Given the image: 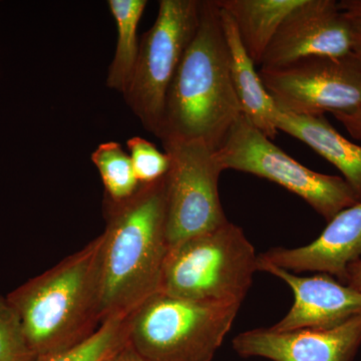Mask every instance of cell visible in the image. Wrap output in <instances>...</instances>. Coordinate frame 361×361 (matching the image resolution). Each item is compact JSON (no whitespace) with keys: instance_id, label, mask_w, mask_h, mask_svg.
I'll use <instances>...</instances> for the list:
<instances>
[{"instance_id":"obj_21","label":"cell","mask_w":361,"mask_h":361,"mask_svg":"<svg viewBox=\"0 0 361 361\" xmlns=\"http://www.w3.org/2000/svg\"><path fill=\"white\" fill-rule=\"evenodd\" d=\"M127 148L135 177L142 186L154 184L166 177L171 164L166 152H161L153 142L141 137L128 140Z\"/></svg>"},{"instance_id":"obj_23","label":"cell","mask_w":361,"mask_h":361,"mask_svg":"<svg viewBox=\"0 0 361 361\" xmlns=\"http://www.w3.org/2000/svg\"><path fill=\"white\" fill-rule=\"evenodd\" d=\"M103 361H146L142 357L132 345L128 342L122 348L116 350L113 355L108 356Z\"/></svg>"},{"instance_id":"obj_20","label":"cell","mask_w":361,"mask_h":361,"mask_svg":"<svg viewBox=\"0 0 361 361\" xmlns=\"http://www.w3.org/2000/svg\"><path fill=\"white\" fill-rule=\"evenodd\" d=\"M20 316L6 297L0 296V361H37Z\"/></svg>"},{"instance_id":"obj_5","label":"cell","mask_w":361,"mask_h":361,"mask_svg":"<svg viewBox=\"0 0 361 361\" xmlns=\"http://www.w3.org/2000/svg\"><path fill=\"white\" fill-rule=\"evenodd\" d=\"M257 271L255 249L242 228L228 221L169 249L160 292L189 300L242 304Z\"/></svg>"},{"instance_id":"obj_6","label":"cell","mask_w":361,"mask_h":361,"mask_svg":"<svg viewBox=\"0 0 361 361\" xmlns=\"http://www.w3.org/2000/svg\"><path fill=\"white\" fill-rule=\"evenodd\" d=\"M223 170L269 180L297 195L329 222L360 199L343 178L314 172L287 155L241 116L219 149Z\"/></svg>"},{"instance_id":"obj_4","label":"cell","mask_w":361,"mask_h":361,"mask_svg":"<svg viewBox=\"0 0 361 361\" xmlns=\"http://www.w3.org/2000/svg\"><path fill=\"white\" fill-rule=\"evenodd\" d=\"M240 307L157 292L128 316V342L146 361H212Z\"/></svg>"},{"instance_id":"obj_12","label":"cell","mask_w":361,"mask_h":361,"mask_svg":"<svg viewBox=\"0 0 361 361\" xmlns=\"http://www.w3.org/2000/svg\"><path fill=\"white\" fill-rule=\"evenodd\" d=\"M360 258L361 200L336 214L312 243L270 249L258 255V266L273 265L297 273L314 271L345 284L349 266Z\"/></svg>"},{"instance_id":"obj_25","label":"cell","mask_w":361,"mask_h":361,"mask_svg":"<svg viewBox=\"0 0 361 361\" xmlns=\"http://www.w3.org/2000/svg\"><path fill=\"white\" fill-rule=\"evenodd\" d=\"M350 20L353 28V54L361 65V18H353Z\"/></svg>"},{"instance_id":"obj_3","label":"cell","mask_w":361,"mask_h":361,"mask_svg":"<svg viewBox=\"0 0 361 361\" xmlns=\"http://www.w3.org/2000/svg\"><path fill=\"white\" fill-rule=\"evenodd\" d=\"M103 237L6 296L39 357L89 339L102 325Z\"/></svg>"},{"instance_id":"obj_8","label":"cell","mask_w":361,"mask_h":361,"mask_svg":"<svg viewBox=\"0 0 361 361\" xmlns=\"http://www.w3.org/2000/svg\"><path fill=\"white\" fill-rule=\"evenodd\" d=\"M166 218L169 246L213 231L228 222L219 195L223 172L216 149L203 142L167 141Z\"/></svg>"},{"instance_id":"obj_19","label":"cell","mask_w":361,"mask_h":361,"mask_svg":"<svg viewBox=\"0 0 361 361\" xmlns=\"http://www.w3.org/2000/svg\"><path fill=\"white\" fill-rule=\"evenodd\" d=\"M128 317L111 318L82 343L61 353L42 356L37 361H103L128 343Z\"/></svg>"},{"instance_id":"obj_14","label":"cell","mask_w":361,"mask_h":361,"mask_svg":"<svg viewBox=\"0 0 361 361\" xmlns=\"http://www.w3.org/2000/svg\"><path fill=\"white\" fill-rule=\"evenodd\" d=\"M219 13L229 49L230 75L242 116L266 137L273 140L278 133L275 125L276 104L265 89L255 63L244 49L234 21L220 7Z\"/></svg>"},{"instance_id":"obj_1","label":"cell","mask_w":361,"mask_h":361,"mask_svg":"<svg viewBox=\"0 0 361 361\" xmlns=\"http://www.w3.org/2000/svg\"><path fill=\"white\" fill-rule=\"evenodd\" d=\"M102 323L128 317L160 292L169 249L166 177L123 203L104 201Z\"/></svg>"},{"instance_id":"obj_10","label":"cell","mask_w":361,"mask_h":361,"mask_svg":"<svg viewBox=\"0 0 361 361\" xmlns=\"http://www.w3.org/2000/svg\"><path fill=\"white\" fill-rule=\"evenodd\" d=\"M353 52V28L334 0H303L280 26L261 68L312 56L341 58Z\"/></svg>"},{"instance_id":"obj_17","label":"cell","mask_w":361,"mask_h":361,"mask_svg":"<svg viewBox=\"0 0 361 361\" xmlns=\"http://www.w3.org/2000/svg\"><path fill=\"white\" fill-rule=\"evenodd\" d=\"M146 0H109L108 6L116 21V47L115 56L109 68L106 85L125 94L134 73L140 39L137 27L145 9Z\"/></svg>"},{"instance_id":"obj_11","label":"cell","mask_w":361,"mask_h":361,"mask_svg":"<svg viewBox=\"0 0 361 361\" xmlns=\"http://www.w3.org/2000/svg\"><path fill=\"white\" fill-rule=\"evenodd\" d=\"M361 345V315L331 329L242 332L233 348L242 357L272 361H353Z\"/></svg>"},{"instance_id":"obj_26","label":"cell","mask_w":361,"mask_h":361,"mask_svg":"<svg viewBox=\"0 0 361 361\" xmlns=\"http://www.w3.org/2000/svg\"><path fill=\"white\" fill-rule=\"evenodd\" d=\"M338 7L348 18H361V0H342Z\"/></svg>"},{"instance_id":"obj_7","label":"cell","mask_w":361,"mask_h":361,"mask_svg":"<svg viewBox=\"0 0 361 361\" xmlns=\"http://www.w3.org/2000/svg\"><path fill=\"white\" fill-rule=\"evenodd\" d=\"M199 0H161L153 26L140 39L139 54L123 97L149 132L159 137L169 87L200 20Z\"/></svg>"},{"instance_id":"obj_18","label":"cell","mask_w":361,"mask_h":361,"mask_svg":"<svg viewBox=\"0 0 361 361\" xmlns=\"http://www.w3.org/2000/svg\"><path fill=\"white\" fill-rule=\"evenodd\" d=\"M90 158L103 182L104 201L123 203L132 199L142 187L135 177L130 155L118 142H103L94 149Z\"/></svg>"},{"instance_id":"obj_13","label":"cell","mask_w":361,"mask_h":361,"mask_svg":"<svg viewBox=\"0 0 361 361\" xmlns=\"http://www.w3.org/2000/svg\"><path fill=\"white\" fill-rule=\"evenodd\" d=\"M258 271L274 275L290 287L294 303L286 315L271 326L276 331L302 329H331L361 315V292L327 274L300 277L273 265Z\"/></svg>"},{"instance_id":"obj_9","label":"cell","mask_w":361,"mask_h":361,"mask_svg":"<svg viewBox=\"0 0 361 361\" xmlns=\"http://www.w3.org/2000/svg\"><path fill=\"white\" fill-rule=\"evenodd\" d=\"M259 75L278 111L300 116L348 113L361 106V65L355 54L312 56Z\"/></svg>"},{"instance_id":"obj_22","label":"cell","mask_w":361,"mask_h":361,"mask_svg":"<svg viewBox=\"0 0 361 361\" xmlns=\"http://www.w3.org/2000/svg\"><path fill=\"white\" fill-rule=\"evenodd\" d=\"M353 139L361 141V106L348 113L332 114Z\"/></svg>"},{"instance_id":"obj_2","label":"cell","mask_w":361,"mask_h":361,"mask_svg":"<svg viewBox=\"0 0 361 361\" xmlns=\"http://www.w3.org/2000/svg\"><path fill=\"white\" fill-rule=\"evenodd\" d=\"M241 116L219 7L216 0L201 1L198 27L169 87L159 139L218 149Z\"/></svg>"},{"instance_id":"obj_16","label":"cell","mask_w":361,"mask_h":361,"mask_svg":"<svg viewBox=\"0 0 361 361\" xmlns=\"http://www.w3.org/2000/svg\"><path fill=\"white\" fill-rule=\"evenodd\" d=\"M234 21L244 49L261 65L280 26L303 0H216Z\"/></svg>"},{"instance_id":"obj_15","label":"cell","mask_w":361,"mask_h":361,"mask_svg":"<svg viewBox=\"0 0 361 361\" xmlns=\"http://www.w3.org/2000/svg\"><path fill=\"white\" fill-rule=\"evenodd\" d=\"M278 130L310 147L341 173L361 200V146L348 141L324 116H300L278 111Z\"/></svg>"},{"instance_id":"obj_24","label":"cell","mask_w":361,"mask_h":361,"mask_svg":"<svg viewBox=\"0 0 361 361\" xmlns=\"http://www.w3.org/2000/svg\"><path fill=\"white\" fill-rule=\"evenodd\" d=\"M345 285H348L356 291L361 292V258L349 266Z\"/></svg>"}]
</instances>
